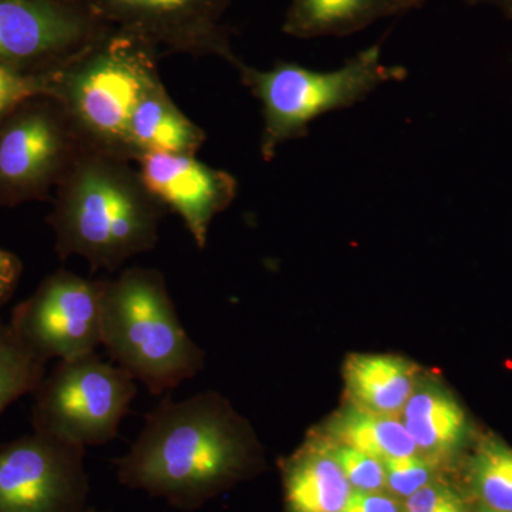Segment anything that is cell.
Segmentation results:
<instances>
[{"label":"cell","mask_w":512,"mask_h":512,"mask_svg":"<svg viewBox=\"0 0 512 512\" xmlns=\"http://www.w3.org/2000/svg\"><path fill=\"white\" fill-rule=\"evenodd\" d=\"M249 444L247 430L217 394L180 402L164 397L116 460L117 478L130 490L192 511L247 468Z\"/></svg>","instance_id":"1"},{"label":"cell","mask_w":512,"mask_h":512,"mask_svg":"<svg viewBox=\"0 0 512 512\" xmlns=\"http://www.w3.org/2000/svg\"><path fill=\"white\" fill-rule=\"evenodd\" d=\"M59 192L52 225L62 258L114 272L156 247L167 208L126 158L84 147Z\"/></svg>","instance_id":"2"},{"label":"cell","mask_w":512,"mask_h":512,"mask_svg":"<svg viewBox=\"0 0 512 512\" xmlns=\"http://www.w3.org/2000/svg\"><path fill=\"white\" fill-rule=\"evenodd\" d=\"M101 345L114 365L160 396L194 379L204 352L188 335L161 272L124 269L106 279Z\"/></svg>","instance_id":"3"},{"label":"cell","mask_w":512,"mask_h":512,"mask_svg":"<svg viewBox=\"0 0 512 512\" xmlns=\"http://www.w3.org/2000/svg\"><path fill=\"white\" fill-rule=\"evenodd\" d=\"M157 56L133 37L109 30L55 70L52 99L86 147L133 161L128 127L144 94L161 82Z\"/></svg>","instance_id":"4"},{"label":"cell","mask_w":512,"mask_h":512,"mask_svg":"<svg viewBox=\"0 0 512 512\" xmlns=\"http://www.w3.org/2000/svg\"><path fill=\"white\" fill-rule=\"evenodd\" d=\"M241 80L262 106L261 156L271 161L278 148L309 133V126L330 111L349 109L386 83L406 77L402 66L383 63L380 47L357 53L342 67L316 72L293 63L256 70L239 60Z\"/></svg>","instance_id":"5"},{"label":"cell","mask_w":512,"mask_h":512,"mask_svg":"<svg viewBox=\"0 0 512 512\" xmlns=\"http://www.w3.org/2000/svg\"><path fill=\"white\" fill-rule=\"evenodd\" d=\"M136 394L133 377L97 353L59 360L33 393V431L73 446H104L116 439Z\"/></svg>","instance_id":"6"},{"label":"cell","mask_w":512,"mask_h":512,"mask_svg":"<svg viewBox=\"0 0 512 512\" xmlns=\"http://www.w3.org/2000/svg\"><path fill=\"white\" fill-rule=\"evenodd\" d=\"M106 279L70 271L47 276L16 306L9 320L15 335L37 356L70 360L96 353L101 345V311Z\"/></svg>","instance_id":"7"},{"label":"cell","mask_w":512,"mask_h":512,"mask_svg":"<svg viewBox=\"0 0 512 512\" xmlns=\"http://www.w3.org/2000/svg\"><path fill=\"white\" fill-rule=\"evenodd\" d=\"M86 448L33 433L0 447V512H83Z\"/></svg>","instance_id":"8"},{"label":"cell","mask_w":512,"mask_h":512,"mask_svg":"<svg viewBox=\"0 0 512 512\" xmlns=\"http://www.w3.org/2000/svg\"><path fill=\"white\" fill-rule=\"evenodd\" d=\"M231 0H82L106 28L158 50L214 55L237 66L220 25Z\"/></svg>","instance_id":"9"},{"label":"cell","mask_w":512,"mask_h":512,"mask_svg":"<svg viewBox=\"0 0 512 512\" xmlns=\"http://www.w3.org/2000/svg\"><path fill=\"white\" fill-rule=\"evenodd\" d=\"M109 30L74 0H0V62L59 69Z\"/></svg>","instance_id":"10"},{"label":"cell","mask_w":512,"mask_h":512,"mask_svg":"<svg viewBox=\"0 0 512 512\" xmlns=\"http://www.w3.org/2000/svg\"><path fill=\"white\" fill-rule=\"evenodd\" d=\"M84 147L57 101L55 107L20 111L0 131V187L33 192L60 184Z\"/></svg>","instance_id":"11"},{"label":"cell","mask_w":512,"mask_h":512,"mask_svg":"<svg viewBox=\"0 0 512 512\" xmlns=\"http://www.w3.org/2000/svg\"><path fill=\"white\" fill-rule=\"evenodd\" d=\"M137 163L148 191L183 220L195 245L204 249L212 220L237 197V180L190 154L147 153Z\"/></svg>","instance_id":"12"},{"label":"cell","mask_w":512,"mask_h":512,"mask_svg":"<svg viewBox=\"0 0 512 512\" xmlns=\"http://www.w3.org/2000/svg\"><path fill=\"white\" fill-rule=\"evenodd\" d=\"M205 138V131L175 106L161 82L144 94L128 127V147L133 161L147 153L195 156Z\"/></svg>","instance_id":"13"},{"label":"cell","mask_w":512,"mask_h":512,"mask_svg":"<svg viewBox=\"0 0 512 512\" xmlns=\"http://www.w3.org/2000/svg\"><path fill=\"white\" fill-rule=\"evenodd\" d=\"M343 375L355 406L373 413L402 412L416 387V367L393 355L349 356Z\"/></svg>","instance_id":"14"},{"label":"cell","mask_w":512,"mask_h":512,"mask_svg":"<svg viewBox=\"0 0 512 512\" xmlns=\"http://www.w3.org/2000/svg\"><path fill=\"white\" fill-rule=\"evenodd\" d=\"M288 512H343L353 488L329 448L311 446L284 466Z\"/></svg>","instance_id":"15"},{"label":"cell","mask_w":512,"mask_h":512,"mask_svg":"<svg viewBox=\"0 0 512 512\" xmlns=\"http://www.w3.org/2000/svg\"><path fill=\"white\" fill-rule=\"evenodd\" d=\"M404 427L417 450L444 454L453 450L466 434L467 419L460 404L441 387H414L402 410Z\"/></svg>","instance_id":"16"},{"label":"cell","mask_w":512,"mask_h":512,"mask_svg":"<svg viewBox=\"0 0 512 512\" xmlns=\"http://www.w3.org/2000/svg\"><path fill=\"white\" fill-rule=\"evenodd\" d=\"M393 13L387 0H293L284 30L302 39L350 35Z\"/></svg>","instance_id":"17"},{"label":"cell","mask_w":512,"mask_h":512,"mask_svg":"<svg viewBox=\"0 0 512 512\" xmlns=\"http://www.w3.org/2000/svg\"><path fill=\"white\" fill-rule=\"evenodd\" d=\"M330 433L339 444L356 448L380 461L419 453L402 419L396 414L367 412L353 406L333 420Z\"/></svg>","instance_id":"18"},{"label":"cell","mask_w":512,"mask_h":512,"mask_svg":"<svg viewBox=\"0 0 512 512\" xmlns=\"http://www.w3.org/2000/svg\"><path fill=\"white\" fill-rule=\"evenodd\" d=\"M47 362L0 320V416L10 404L35 393L46 376Z\"/></svg>","instance_id":"19"},{"label":"cell","mask_w":512,"mask_h":512,"mask_svg":"<svg viewBox=\"0 0 512 512\" xmlns=\"http://www.w3.org/2000/svg\"><path fill=\"white\" fill-rule=\"evenodd\" d=\"M477 491L493 510L512 512V450L498 441H488L473 464Z\"/></svg>","instance_id":"20"},{"label":"cell","mask_w":512,"mask_h":512,"mask_svg":"<svg viewBox=\"0 0 512 512\" xmlns=\"http://www.w3.org/2000/svg\"><path fill=\"white\" fill-rule=\"evenodd\" d=\"M55 70L23 72L15 64L0 62V119L37 97H52Z\"/></svg>","instance_id":"21"},{"label":"cell","mask_w":512,"mask_h":512,"mask_svg":"<svg viewBox=\"0 0 512 512\" xmlns=\"http://www.w3.org/2000/svg\"><path fill=\"white\" fill-rule=\"evenodd\" d=\"M329 451L342 468L353 490L369 491V493L387 490L382 461L345 444L329 448Z\"/></svg>","instance_id":"22"},{"label":"cell","mask_w":512,"mask_h":512,"mask_svg":"<svg viewBox=\"0 0 512 512\" xmlns=\"http://www.w3.org/2000/svg\"><path fill=\"white\" fill-rule=\"evenodd\" d=\"M382 463L387 490L396 497L409 498L424 485L431 483L433 466L417 454L387 458Z\"/></svg>","instance_id":"23"},{"label":"cell","mask_w":512,"mask_h":512,"mask_svg":"<svg viewBox=\"0 0 512 512\" xmlns=\"http://www.w3.org/2000/svg\"><path fill=\"white\" fill-rule=\"evenodd\" d=\"M343 512H403V507L393 495L384 491L369 493L352 490Z\"/></svg>","instance_id":"24"},{"label":"cell","mask_w":512,"mask_h":512,"mask_svg":"<svg viewBox=\"0 0 512 512\" xmlns=\"http://www.w3.org/2000/svg\"><path fill=\"white\" fill-rule=\"evenodd\" d=\"M22 275V262L12 252L0 248V309L9 302Z\"/></svg>","instance_id":"25"},{"label":"cell","mask_w":512,"mask_h":512,"mask_svg":"<svg viewBox=\"0 0 512 512\" xmlns=\"http://www.w3.org/2000/svg\"><path fill=\"white\" fill-rule=\"evenodd\" d=\"M412 512H464V508L460 498L457 497V494H454L446 500L440 501V503L430 505L429 508L426 507L423 510Z\"/></svg>","instance_id":"26"},{"label":"cell","mask_w":512,"mask_h":512,"mask_svg":"<svg viewBox=\"0 0 512 512\" xmlns=\"http://www.w3.org/2000/svg\"><path fill=\"white\" fill-rule=\"evenodd\" d=\"M390 5L396 9V12H400V10H406L410 8H414V6H419L423 0H387Z\"/></svg>","instance_id":"27"},{"label":"cell","mask_w":512,"mask_h":512,"mask_svg":"<svg viewBox=\"0 0 512 512\" xmlns=\"http://www.w3.org/2000/svg\"><path fill=\"white\" fill-rule=\"evenodd\" d=\"M83 512H106V511H100V510H96V508H86V510H84Z\"/></svg>","instance_id":"28"},{"label":"cell","mask_w":512,"mask_h":512,"mask_svg":"<svg viewBox=\"0 0 512 512\" xmlns=\"http://www.w3.org/2000/svg\"><path fill=\"white\" fill-rule=\"evenodd\" d=\"M480 512H503V511H497V510H493V508H484V510H481Z\"/></svg>","instance_id":"29"},{"label":"cell","mask_w":512,"mask_h":512,"mask_svg":"<svg viewBox=\"0 0 512 512\" xmlns=\"http://www.w3.org/2000/svg\"><path fill=\"white\" fill-rule=\"evenodd\" d=\"M74 2H80V3H82V0H74Z\"/></svg>","instance_id":"30"}]
</instances>
